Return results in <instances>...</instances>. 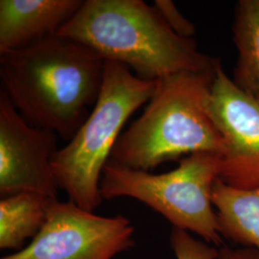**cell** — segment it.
I'll use <instances>...</instances> for the list:
<instances>
[{
  "label": "cell",
  "mask_w": 259,
  "mask_h": 259,
  "mask_svg": "<svg viewBox=\"0 0 259 259\" xmlns=\"http://www.w3.org/2000/svg\"><path fill=\"white\" fill-rule=\"evenodd\" d=\"M232 32L239 54L232 81L259 102V0L237 2Z\"/></svg>",
  "instance_id": "8fae6325"
},
{
  "label": "cell",
  "mask_w": 259,
  "mask_h": 259,
  "mask_svg": "<svg viewBox=\"0 0 259 259\" xmlns=\"http://www.w3.org/2000/svg\"><path fill=\"white\" fill-rule=\"evenodd\" d=\"M207 111L222 135L225 152L219 179L239 189L259 186V102L217 69Z\"/></svg>",
  "instance_id": "ba28073f"
},
{
  "label": "cell",
  "mask_w": 259,
  "mask_h": 259,
  "mask_svg": "<svg viewBox=\"0 0 259 259\" xmlns=\"http://www.w3.org/2000/svg\"><path fill=\"white\" fill-rule=\"evenodd\" d=\"M52 201L36 193H19L1 198L0 248L19 250L25 241L34 238L47 221Z\"/></svg>",
  "instance_id": "7c38bea8"
},
{
  "label": "cell",
  "mask_w": 259,
  "mask_h": 259,
  "mask_svg": "<svg viewBox=\"0 0 259 259\" xmlns=\"http://www.w3.org/2000/svg\"><path fill=\"white\" fill-rule=\"evenodd\" d=\"M221 172V156L200 152L180 160L176 169L152 174L121 166L110 160L100 183L103 200L129 197L160 213L173 228L191 232L215 245L223 243L213 185Z\"/></svg>",
  "instance_id": "5b68a950"
},
{
  "label": "cell",
  "mask_w": 259,
  "mask_h": 259,
  "mask_svg": "<svg viewBox=\"0 0 259 259\" xmlns=\"http://www.w3.org/2000/svg\"><path fill=\"white\" fill-rule=\"evenodd\" d=\"M156 88L157 81L142 79L128 66L106 61L97 102L72 139L52 157L57 185L69 201L91 212L101 204L103 171L121 130L135 111L150 101Z\"/></svg>",
  "instance_id": "277c9868"
},
{
  "label": "cell",
  "mask_w": 259,
  "mask_h": 259,
  "mask_svg": "<svg viewBox=\"0 0 259 259\" xmlns=\"http://www.w3.org/2000/svg\"><path fill=\"white\" fill-rule=\"evenodd\" d=\"M154 6L167 25L178 36L184 38H192L194 36L196 33L194 24L182 15L174 2L170 0H155Z\"/></svg>",
  "instance_id": "5bb4252c"
},
{
  "label": "cell",
  "mask_w": 259,
  "mask_h": 259,
  "mask_svg": "<svg viewBox=\"0 0 259 259\" xmlns=\"http://www.w3.org/2000/svg\"><path fill=\"white\" fill-rule=\"evenodd\" d=\"M216 259H259V251L255 249L232 250L225 248L218 252Z\"/></svg>",
  "instance_id": "9a60e30c"
},
{
  "label": "cell",
  "mask_w": 259,
  "mask_h": 259,
  "mask_svg": "<svg viewBox=\"0 0 259 259\" xmlns=\"http://www.w3.org/2000/svg\"><path fill=\"white\" fill-rule=\"evenodd\" d=\"M105 66L92 48L54 35L0 55L1 90L28 124L68 142L98 100Z\"/></svg>",
  "instance_id": "6da1fadb"
},
{
  "label": "cell",
  "mask_w": 259,
  "mask_h": 259,
  "mask_svg": "<svg viewBox=\"0 0 259 259\" xmlns=\"http://www.w3.org/2000/svg\"><path fill=\"white\" fill-rule=\"evenodd\" d=\"M128 66L137 76L157 81L185 71H212L220 60L199 51L166 24L143 0H85L57 33Z\"/></svg>",
  "instance_id": "7a4b0ae2"
},
{
  "label": "cell",
  "mask_w": 259,
  "mask_h": 259,
  "mask_svg": "<svg viewBox=\"0 0 259 259\" xmlns=\"http://www.w3.org/2000/svg\"><path fill=\"white\" fill-rule=\"evenodd\" d=\"M134 232L123 215L99 216L71 201L56 200L27 247L1 259H112L134 246Z\"/></svg>",
  "instance_id": "8992f818"
},
{
  "label": "cell",
  "mask_w": 259,
  "mask_h": 259,
  "mask_svg": "<svg viewBox=\"0 0 259 259\" xmlns=\"http://www.w3.org/2000/svg\"><path fill=\"white\" fill-rule=\"evenodd\" d=\"M58 135L31 126L0 91V196L36 193L58 200L51 166Z\"/></svg>",
  "instance_id": "52a82bcc"
},
{
  "label": "cell",
  "mask_w": 259,
  "mask_h": 259,
  "mask_svg": "<svg viewBox=\"0 0 259 259\" xmlns=\"http://www.w3.org/2000/svg\"><path fill=\"white\" fill-rule=\"evenodd\" d=\"M218 67L157 80L148 105L121 134L110 160L149 172L163 162L195 153L208 152L222 157L225 141L207 111Z\"/></svg>",
  "instance_id": "3957f363"
},
{
  "label": "cell",
  "mask_w": 259,
  "mask_h": 259,
  "mask_svg": "<svg viewBox=\"0 0 259 259\" xmlns=\"http://www.w3.org/2000/svg\"><path fill=\"white\" fill-rule=\"evenodd\" d=\"M170 241L177 259H216L219 252L215 248L196 240L188 232L177 228H173Z\"/></svg>",
  "instance_id": "4fadbf2b"
},
{
  "label": "cell",
  "mask_w": 259,
  "mask_h": 259,
  "mask_svg": "<svg viewBox=\"0 0 259 259\" xmlns=\"http://www.w3.org/2000/svg\"><path fill=\"white\" fill-rule=\"evenodd\" d=\"M83 0H1L0 55L57 35Z\"/></svg>",
  "instance_id": "9c48e42d"
},
{
  "label": "cell",
  "mask_w": 259,
  "mask_h": 259,
  "mask_svg": "<svg viewBox=\"0 0 259 259\" xmlns=\"http://www.w3.org/2000/svg\"><path fill=\"white\" fill-rule=\"evenodd\" d=\"M211 200L220 234L259 251V186L239 189L218 179Z\"/></svg>",
  "instance_id": "30bf717a"
}]
</instances>
